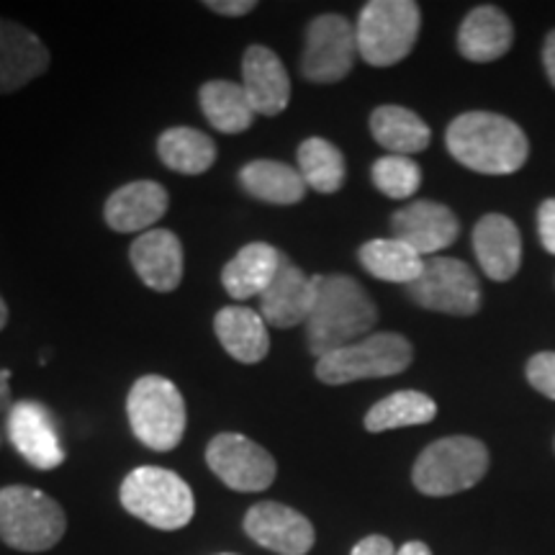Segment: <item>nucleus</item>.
Returning a JSON list of instances; mask_svg holds the SVG:
<instances>
[{"label":"nucleus","mask_w":555,"mask_h":555,"mask_svg":"<svg viewBox=\"0 0 555 555\" xmlns=\"http://www.w3.org/2000/svg\"><path fill=\"white\" fill-rule=\"evenodd\" d=\"M512 41H515L512 21L496 5H478L457 29V52L481 65L502 60L512 50Z\"/></svg>","instance_id":"4be33fe9"},{"label":"nucleus","mask_w":555,"mask_h":555,"mask_svg":"<svg viewBox=\"0 0 555 555\" xmlns=\"http://www.w3.org/2000/svg\"><path fill=\"white\" fill-rule=\"evenodd\" d=\"M131 433L144 448L170 453L185 435V401L180 388L165 376H142L127 397Z\"/></svg>","instance_id":"423d86ee"},{"label":"nucleus","mask_w":555,"mask_h":555,"mask_svg":"<svg viewBox=\"0 0 555 555\" xmlns=\"http://www.w3.org/2000/svg\"><path fill=\"white\" fill-rule=\"evenodd\" d=\"M283 262H286V255L278 247L268 242H249L221 270V286L240 301L262 296Z\"/></svg>","instance_id":"412c9836"},{"label":"nucleus","mask_w":555,"mask_h":555,"mask_svg":"<svg viewBox=\"0 0 555 555\" xmlns=\"http://www.w3.org/2000/svg\"><path fill=\"white\" fill-rule=\"evenodd\" d=\"M9 304H5V298L0 296V332L5 330V324H9Z\"/></svg>","instance_id":"58836bf2"},{"label":"nucleus","mask_w":555,"mask_h":555,"mask_svg":"<svg viewBox=\"0 0 555 555\" xmlns=\"http://www.w3.org/2000/svg\"><path fill=\"white\" fill-rule=\"evenodd\" d=\"M52 65L47 44L31 29L0 18V95H11L41 78Z\"/></svg>","instance_id":"2eb2a0df"},{"label":"nucleus","mask_w":555,"mask_h":555,"mask_svg":"<svg viewBox=\"0 0 555 555\" xmlns=\"http://www.w3.org/2000/svg\"><path fill=\"white\" fill-rule=\"evenodd\" d=\"M317 301V275H307L286 258L273 283L260 296V317L278 330L307 324Z\"/></svg>","instance_id":"dca6fc26"},{"label":"nucleus","mask_w":555,"mask_h":555,"mask_svg":"<svg viewBox=\"0 0 555 555\" xmlns=\"http://www.w3.org/2000/svg\"><path fill=\"white\" fill-rule=\"evenodd\" d=\"M437 416V404L433 397L422 391H397L380 399L367 409L363 425L367 433H388L399 427L427 425Z\"/></svg>","instance_id":"c756f323"},{"label":"nucleus","mask_w":555,"mask_h":555,"mask_svg":"<svg viewBox=\"0 0 555 555\" xmlns=\"http://www.w3.org/2000/svg\"><path fill=\"white\" fill-rule=\"evenodd\" d=\"M358 258L360 266L373 278L388 283H404V286L414 283L422 275V270H425V258L397 237L365 242L360 247Z\"/></svg>","instance_id":"cd10ccee"},{"label":"nucleus","mask_w":555,"mask_h":555,"mask_svg":"<svg viewBox=\"0 0 555 555\" xmlns=\"http://www.w3.org/2000/svg\"><path fill=\"white\" fill-rule=\"evenodd\" d=\"M206 9L219 13V16H227V18H240V16H247V13H253L258 9V3L255 0H206Z\"/></svg>","instance_id":"72a5a7b5"},{"label":"nucleus","mask_w":555,"mask_h":555,"mask_svg":"<svg viewBox=\"0 0 555 555\" xmlns=\"http://www.w3.org/2000/svg\"><path fill=\"white\" fill-rule=\"evenodd\" d=\"M350 555H397V547L384 535H367L352 547Z\"/></svg>","instance_id":"f704fd0d"},{"label":"nucleus","mask_w":555,"mask_h":555,"mask_svg":"<svg viewBox=\"0 0 555 555\" xmlns=\"http://www.w3.org/2000/svg\"><path fill=\"white\" fill-rule=\"evenodd\" d=\"M219 555H234V553H219Z\"/></svg>","instance_id":"ea45409f"},{"label":"nucleus","mask_w":555,"mask_h":555,"mask_svg":"<svg viewBox=\"0 0 555 555\" xmlns=\"http://www.w3.org/2000/svg\"><path fill=\"white\" fill-rule=\"evenodd\" d=\"M474 253L486 278L504 283L522 266V234L504 214H486L474 227Z\"/></svg>","instance_id":"aec40b11"},{"label":"nucleus","mask_w":555,"mask_h":555,"mask_svg":"<svg viewBox=\"0 0 555 555\" xmlns=\"http://www.w3.org/2000/svg\"><path fill=\"white\" fill-rule=\"evenodd\" d=\"M371 134L391 155H416L433 142V131L414 111L404 106H378L371 114Z\"/></svg>","instance_id":"a878e982"},{"label":"nucleus","mask_w":555,"mask_h":555,"mask_svg":"<svg viewBox=\"0 0 555 555\" xmlns=\"http://www.w3.org/2000/svg\"><path fill=\"white\" fill-rule=\"evenodd\" d=\"M157 155L165 168L176 170L180 176H204L217 163V144L198 129L172 127L159 134Z\"/></svg>","instance_id":"bb28decb"},{"label":"nucleus","mask_w":555,"mask_h":555,"mask_svg":"<svg viewBox=\"0 0 555 555\" xmlns=\"http://www.w3.org/2000/svg\"><path fill=\"white\" fill-rule=\"evenodd\" d=\"M414 360V347L399 332H373L358 343L339 347L317 360V378L327 386H345L367 378L404 373Z\"/></svg>","instance_id":"0eeeda50"},{"label":"nucleus","mask_w":555,"mask_h":555,"mask_svg":"<svg viewBox=\"0 0 555 555\" xmlns=\"http://www.w3.org/2000/svg\"><path fill=\"white\" fill-rule=\"evenodd\" d=\"M11 409V371L0 367V412Z\"/></svg>","instance_id":"e433bc0d"},{"label":"nucleus","mask_w":555,"mask_h":555,"mask_svg":"<svg viewBox=\"0 0 555 555\" xmlns=\"http://www.w3.org/2000/svg\"><path fill=\"white\" fill-rule=\"evenodd\" d=\"M119 499L131 517L165 532L183 530L196 515L191 486L176 470L159 466H139L131 470L121 481Z\"/></svg>","instance_id":"20e7f679"},{"label":"nucleus","mask_w":555,"mask_h":555,"mask_svg":"<svg viewBox=\"0 0 555 555\" xmlns=\"http://www.w3.org/2000/svg\"><path fill=\"white\" fill-rule=\"evenodd\" d=\"M393 237L406 242L422 258H435L442 249L455 245L461 221L446 204L437 201H412L391 217Z\"/></svg>","instance_id":"4468645a"},{"label":"nucleus","mask_w":555,"mask_h":555,"mask_svg":"<svg viewBox=\"0 0 555 555\" xmlns=\"http://www.w3.org/2000/svg\"><path fill=\"white\" fill-rule=\"evenodd\" d=\"M170 196L157 180H134L111 193L103 219L119 234H144L168 214Z\"/></svg>","instance_id":"f3484780"},{"label":"nucleus","mask_w":555,"mask_h":555,"mask_svg":"<svg viewBox=\"0 0 555 555\" xmlns=\"http://www.w3.org/2000/svg\"><path fill=\"white\" fill-rule=\"evenodd\" d=\"M422 13L414 0H371L358 16V54L373 67L406 60L420 37Z\"/></svg>","instance_id":"6e6552de"},{"label":"nucleus","mask_w":555,"mask_h":555,"mask_svg":"<svg viewBox=\"0 0 555 555\" xmlns=\"http://www.w3.org/2000/svg\"><path fill=\"white\" fill-rule=\"evenodd\" d=\"M247 538L278 555H307L317 543L314 525L307 515L281 502H260L242 519Z\"/></svg>","instance_id":"ddd939ff"},{"label":"nucleus","mask_w":555,"mask_h":555,"mask_svg":"<svg viewBox=\"0 0 555 555\" xmlns=\"http://www.w3.org/2000/svg\"><path fill=\"white\" fill-rule=\"evenodd\" d=\"M358 39L356 26L339 13L317 16L307 29L301 54V75L317 86L345 80L356 67Z\"/></svg>","instance_id":"9d476101"},{"label":"nucleus","mask_w":555,"mask_h":555,"mask_svg":"<svg viewBox=\"0 0 555 555\" xmlns=\"http://www.w3.org/2000/svg\"><path fill=\"white\" fill-rule=\"evenodd\" d=\"M0 446H3V440H0Z\"/></svg>","instance_id":"a19ab883"},{"label":"nucleus","mask_w":555,"mask_h":555,"mask_svg":"<svg viewBox=\"0 0 555 555\" xmlns=\"http://www.w3.org/2000/svg\"><path fill=\"white\" fill-rule=\"evenodd\" d=\"M371 178H373V185H376L384 196L404 201L420 191L422 168L412 157L384 155L373 163Z\"/></svg>","instance_id":"7c9ffc66"},{"label":"nucleus","mask_w":555,"mask_h":555,"mask_svg":"<svg viewBox=\"0 0 555 555\" xmlns=\"http://www.w3.org/2000/svg\"><path fill=\"white\" fill-rule=\"evenodd\" d=\"M67 515L60 502L34 486L0 489V543L18 553H47L65 538Z\"/></svg>","instance_id":"7ed1b4c3"},{"label":"nucleus","mask_w":555,"mask_h":555,"mask_svg":"<svg viewBox=\"0 0 555 555\" xmlns=\"http://www.w3.org/2000/svg\"><path fill=\"white\" fill-rule=\"evenodd\" d=\"M242 88L255 114L278 116L291 103V78L283 62L270 47L253 44L242 57Z\"/></svg>","instance_id":"6ab92c4d"},{"label":"nucleus","mask_w":555,"mask_h":555,"mask_svg":"<svg viewBox=\"0 0 555 555\" xmlns=\"http://www.w3.org/2000/svg\"><path fill=\"white\" fill-rule=\"evenodd\" d=\"M446 147L463 168L481 176H512L530 155V142L519 124L491 111L455 116L446 131Z\"/></svg>","instance_id":"f257e3e1"},{"label":"nucleus","mask_w":555,"mask_h":555,"mask_svg":"<svg viewBox=\"0 0 555 555\" xmlns=\"http://www.w3.org/2000/svg\"><path fill=\"white\" fill-rule=\"evenodd\" d=\"M397 555H433V551H429V545L422 543V540H412V543L397 547Z\"/></svg>","instance_id":"4c0bfd02"},{"label":"nucleus","mask_w":555,"mask_h":555,"mask_svg":"<svg viewBox=\"0 0 555 555\" xmlns=\"http://www.w3.org/2000/svg\"><path fill=\"white\" fill-rule=\"evenodd\" d=\"M214 332H217L221 347H224L237 363L255 365L268 358V324L258 311L240 307V304L219 309L217 317H214Z\"/></svg>","instance_id":"5701e85b"},{"label":"nucleus","mask_w":555,"mask_h":555,"mask_svg":"<svg viewBox=\"0 0 555 555\" xmlns=\"http://www.w3.org/2000/svg\"><path fill=\"white\" fill-rule=\"evenodd\" d=\"M543 65H545V75L547 80L553 82L555 88V29L545 37V47H543Z\"/></svg>","instance_id":"c9c22d12"},{"label":"nucleus","mask_w":555,"mask_h":555,"mask_svg":"<svg viewBox=\"0 0 555 555\" xmlns=\"http://www.w3.org/2000/svg\"><path fill=\"white\" fill-rule=\"evenodd\" d=\"M206 466L221 483L240 494H258L273 486L275 457L240 433H221L206 446Z\"/></svg>","instance_id":"9b49d317"},{"label":"nucleus","mask_w":555,"mask_h":555,"mask_svg":"<svg viewBox=\"0 0 555 555\" xmlns=\"http://www.w3.org/2000/svg\"><path fill=\"white\" fill-rule=\"evenodd\" d=\"M416 307L450 317H474L481 309V283L470 266L457 258H425V270L406 286Z\"/></svg>","instance_id":"1a4fd4ad"},{"label":"nucleus","mask_w":555,"mask_h":555,"mask_svg":"<svg viewBox=\"0 0 555 555\" xmlns=\"http://www.w3.org/2000/svg\"><path fill=\"white\" fill-rule=\"evenodd\" d=\"M489 470V450L481 440L453 435L435 440L414 461L412 483L425 496H453L474 489Z\"/></svg>","instance_id":"39448f33"},{"label":"nucleus","mask_w":555,"mask_h":555,"mask_svg":"<svg viewBox=\"0 0 555 555\" xmlns=\"http://www.w3.org/2000/svg\"><path fill=\"white\" fill-rule=\"evenodd\" d=\"M198 103L206 121L219 134H242L253 127L255 108L249 103L245 88L232 80H208L198 90Z\"/></svg>","instance_id":"393cba45"},{"label":"nucleus","mask_w":555,"mask_h":555,"mask_svg":"<svg viewBox=\"0 0 555 555\" xmlns=\"http://www.w3.org/2000/svg\"><path fill=\"white\" fill-rule=\"evenodd\" d=\"M378 309L356 278L317 275V301L307 322L309 350L317 360L371 335Z\"/></svg>","instance_id":"f03ea898"},{"label":"nucleus","mask_w":555,"mask_h":555,"mask_svg":"<svg viewBox=\"0 0 555 555\" xmlns=\"http://www.w3.org/2000/svg\"><path fill=\"white\" fill-rule=\"evenodd\" d=\"M298 159V172L307 180L311 191L324 193V196H332V193L343 191L345 178H347V165L345 155L339 152L330 139L322 137H309L298 144L296 152Z\"/></svg>","instance_id":"c85d7f7f"},{"label":"nucleus","mask_w":555,"mask_h":555,"mask_svg":"<svg viewBox=\"0 0 555 555\" xmlns=\"http://www.w3.org/2000/svg\"><path fill=\"white\" fill-rule=\"evenodd\" d=\"M527 380L535 391L555 401V352H538L527 360Z\"/></svg>","instance_id":"2f4dec72"},{"label":"nucleus","mask_w":555,"mask_h":555,"mask_svg":"<svg viewBox=\"0 0 555 555\" xmlns=\"http://www.w3.org/2000/svg\"><path fill=\"white\" fill-rule=\"evenodd\" d=\"M5 435L16 453L34 468L52 470L65 463L67 455L62 450L54 416L41 401H13L5 412Z\"/></svg>","instance_id":"f8f14e48"},{"label":"nucleus","mask_w":555,"mask_h":555,"mask_svg":"<svg viewBox=\"0 0 555 555\" xmlns=\"http://www.w3.org/2000/svg\"><path fill=\"white\" fill-rule=\"evenodd\" d=\"M131 268L157 294H170L183 281V242L170 229H150L129 247Z\"/></svg>","instance_id":"a211bd4d"},{"label":"nucleus","mask_w":555,"mask_h":555,"mask_svg":"<svg viewBox=\"0 0 555 555\" xmlns=\"http://www.w3.org/2000/svg\"><path fill=\"white\" fill-rule=\"evenodd\" d=\"M538 232L547 253L555 255V198H547L538 208Z\"/></svg>","instance_id":"473e14b6"},{"label":"nucleus","mask_w":555,"mask_h":555,"mask_svg":"<svg viewBox=\"0 0 555 555\" xmlns=\"http://www.w3.org/2000/svg\"><path fill=\"white\" fill-rule=\"evenodd\" d=\"M240 185L247 196L273 206H294L307 198V180L301 172L278 159H253L240 170Z\"/></svg>","instance_id":"b1692460"}]
</instances>
